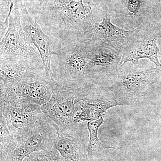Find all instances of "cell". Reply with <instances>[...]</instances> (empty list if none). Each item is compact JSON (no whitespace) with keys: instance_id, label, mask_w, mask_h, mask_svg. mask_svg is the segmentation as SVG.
Here are the masks:
<instances>
[{"instance_id":"1","label":"cell","mask_w":161,"mask_h":161,"mask_svg":"<svg viewBox=\"0 0 161 161\" xmlns=\"http://www.w3.org/2000/svg\"><path fill=\"white\" fill-rule=\"evenodd\" d=\"M47 4L39 25L51 37L59 41L74 40L95 26L91 6L71 0H52Z\"/></svg>"},{"instance_id":"2","label":"cell","mask_w":161,"mask_h":161,"mask_svg":"<svg viewBox=\"0 0 161 161\" xmlns=\"http://www.w3.org/2000/svg\"><path fill=\"white\" fill-rule=\"evenodd\" d=\"M74 40H56V53L51 62V75L60 85H88L94 72L89 63L90 58L79 50Z\"/></svg>"},{"instance_id":"3","label":"cell","mask_w":161,"mask_h":161,"mask_svg":"<svg viewBox=\"0 0 161 161\" xmlns=\"http://www.w3.org/2000/svg\"><path fill=\"white\" fill-rule=\"evenodd\" d=\"M0 88V115L6 119L14 138L25 135L47 118L39 105L4 88Z\"/></svg>"},{"instance_id":"4","label":"cell","mask_w":161,"mask_h":161,"mask_svg":"<svg viewBox=\"0 0 161 161\" xmlns=\"http://www.w3.org/2000/svg\"><path fill=\"white\" fill-rule=\"evenodd\" d=\"M57 130L48 117L26 133L14 138L6 148L0 150L1 161H23L32 153L55 148Z\"/></svg>"},{"instance_id":"5","label":"cell","mask_w":161,"mask_h":161,"mask_svg":"<svg viewBox=\"0 0 161 161\" xmlns=\"http://www.w3.org/2000/svg\"><path fill=\"white\" fill-rule=\"evenodd\" d=\"M90 91L85 85L58 84L50 100L41 106V111L58 126H68L75 123L79 103Z\"/></svg>"},{"instance_id":"6","label":"cell","mask_w":161,"mask_h":161,"mask_svg":"<svg viewBox=\"0 0 161 161\" xmlns=\"http://www.w3.org/2000/svg\"><path fill=\"white\" fill-rule=\"evenodd\" d=\"M19 3H14L9 16L8 28L1 39L0 59L43 63L37 49L28 40L23 31Z\"/></svg>"},{"instance_id":"7","label":"cell","mask_w":161,"mask_h":161,"mask_svg":"<svg viewBox=\"0 0 161 161\" xmlns=\"http://www.w3.org/2000/svg\"><path fill=\"white\" fill-rule=\"evenodd\" d=\"M53 123L57 133L54 147L63 161H90L87 155L86 134L82 124L75 123L60 127Z\"/></svg>"},{"instance_id":"8","label":"cell","mask_w":161,"mask_h":161,"mask_svg":"<svg viewBox=\"0 0 161 161\" xmlns=\"http://www.w3.org/2000/svg\"><path fill=\"white\" fill-rule=\"evenodd\" d=\"M45 75L42 62L0 59V85L14 86L34 81Z\"/></svg>"},{"instance_id":"9","label":"cell","mask_w":161,"mask_h":161,"mask_svg":"<svg viewBox=\"0 0 161 161\" xmlns=\"http://www.w3.org/2000/svg\"><path fill=\"white\" fill-rule=\"evenodd\" d=\"M21 23L26 37L37 49L47 76L51 77V62L56 53V40L46 35L30 15L22 2L19 3Z\"/></svg>"},{"instance_id":"10","label":"cell","mask_w":161,"mask_h":161,"mask_svg":"<svg viewBox=\"0 0 161 161\" xmlns=\"http://www.w3.org/2000/svg\"><path fill=\"white\" fill-rule=\"evenodd\" d=\"M58 84L52 76L48 77L45 75L34 81L14 86L0 85V87L41 106L50 100Z\"/></svg>"},{"instance_id":"11","label":"cell","mask_w":161,"mask_h":161,"mask_svg":"<svg viewBox=\"0 0 161 161\" xmlns=\"http://www.w3.org/2000/svg\"><path fill=\"white\" fill-rule=\"evenodd\" d=\"M115 105L116 103L109 102L99 93L91 91L79 103L74 122L98 119L108 109Z\"/></svg>"},{"instance_id":"12","label":"cell","mask_w":161,"mask_h":161,"mask_svg":"<svg viewBox=\"0 0 161 161\" xmlns=\"http://www.w3.org/2000/svg\"><path fill=\"white\" fill-rule=\"evenodd\" d=\"M157 39L150 37L142 41L133 46L124 54L119 64V69L128 62L137 63L139 59L147 58L160 68L161 64L158 60V47L157 45Z\"/></svg>"},{"instance_id":"13","label":"cell","mask_w":161,"mask_h":161,"mask_svg":"<svg viewBox=\"0 0 161 161\" xmlns=\"http://www.w3.org/2000/svg\"><path fill=\"white\" fill-rule=\"evenodd\" d=\"M132 31H126L115 26L111 22L109 18L105 17L99 23L88 31L85 34L90 35L95 41H112L124 43L128 40Z\"/></svg>"},{"instance_id":"14","label":"cell","mask_w":161,"mask_h":161,"mask_svg":"<svg viewBox=\"0 0 161 161\" xmlns=\"http://www.w3.org/2000/svg\"><path fill=\"white\" fill-rule=\"evenodd\" d=\"M104 122V120L101 116L98 119L90 121L87 123L89 141L86 148V152L89 161L98 156L104 150L115 149L114 147L102 143L98 138V130Z\"/></svg>"},{"instance_id":"15","label":"cell","mask_w":161,"mask_h":161,"mask_svg":"<svg viewBox=\"0 0 161 161\" xmlns=\"http://www.w3.org/2000/svg\"><path fill=\"white\" fill-rule=\"evenodd\" d=\"M148 78L146 72L134 71L124 74L121 78V83L127 91H131L147 83Z\"/></svg>"},{"instance_id":"16","label":"cell","mask_w":161,"mask_h":161,"mask_svg":"<svg viewBox=\"0 0 161 161\" xmlns=\"http://www.w3.org/2000/svg\"><path fill=\"white\" fill-rule=\"evenodd\" d=\"M115 59V55L112 53L101 51L92 55L90 58L89 63L93 71H97L101 68L109 66Z\"/></svg>"},{"instance_id":"17","label":"cell","mask_w":161,"mask_h":161,"mask_svg":"<svg viewBox=\"0 0 161 161\" xmlns=\"http://www.w3.org/2000/svg\"><path fill=\"white\" fill-rule=\"evenodd\" d=\"M23 161H63L58 150L55 148L40 150L32 153Z\"/></svg>"},{"instance_id":"18","label":"cell","mask_w":161,"mask_h":161,"mask_svg":"<svg viewBox=\"0 0 161 161\" xmlns=\"http://www.w3.org/2000/svg\"><path fill=\"white\" fill-rule=\"evenodd\" d=\"M0 143L1 149L0 150H3L13 140L14 137L12 136L9 128L7 126L6 119L3 115H0Z\"/></svg>"},{"instance_id":"19","label":"cell","mask_w":161,"mask_h":161,"mask_svg":"<svg viewBox=\"0 0 161 161\" xmlns=\"http://www.w3.org/2000/svg\"><path fill=\"white\" fill-rule=\"evenodd\" d=\"M142 0H129L128 2V10L132 15H136L139 11Z\"/></svg>"},{"instance_id":"20","label":"cell","mask_w":161,"mask_h":161,"mask_svg":"<svg viewBox=\"0 0 161 161\" xmlns=\"http://www.w3.org/2000/svg\"><path fill=\"white\" fill-rule=\"evenodd\" d=\"M71 1H77V2H82V0H71Z\"/></svg>"},{"instance_id":"21","label":"cell","mask_w":161,"mask_h":161,"mask_svg":"<svg viewBox=\"0 0 161 161\" xmlns=\"http://www.w3.org/2000/svg\"><path fill=\"white\" fill-rule=\"evenodd\" d=\"M159 37L161 39V31L160 32V33H159Z\"/></svg>"}]
</instances>
